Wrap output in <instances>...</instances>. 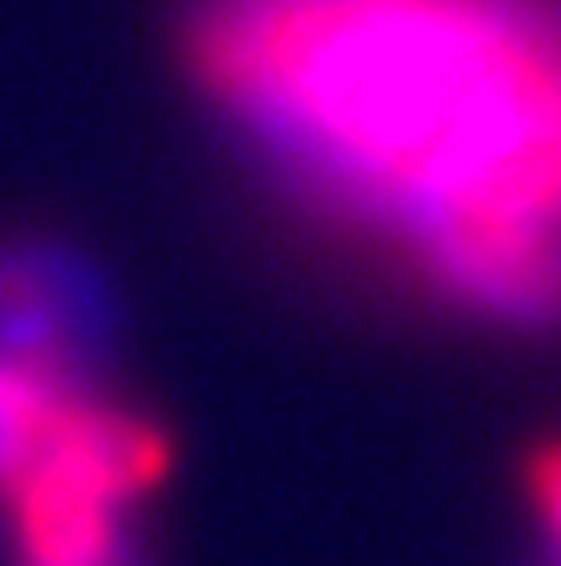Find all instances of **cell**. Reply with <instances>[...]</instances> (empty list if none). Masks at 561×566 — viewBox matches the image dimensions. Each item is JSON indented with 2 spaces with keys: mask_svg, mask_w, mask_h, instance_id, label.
Returning <instances> with one entry per match:
<instances>
[{
  "mask_svg": "<svg viewBox=\"0 0 561 566\" xmlns=\"http://www.w3.org/2000/svg\"><path fill=\"white\" fill-rule=\"evenodd\" d=\"M207 97L447 297L561 321V0H201Z\"/></svg>",
  "mask_w": 561,
  "mask_h": 566,
  "instance_id": "1",
  "label": "cell"
},
{
  "mask_svg": "<svg viewBox=\"0 0 561 566\" xmlns=\"http://www.w3.org/2000/svg\"><path fill=\"white\" fill-rule=\"evenodd\" d=\"M167 481V436L138 418L70 395L0 481L23 566H126L121 515Z\"/></svg>",
  "mask_w": 561,
  "mask_h": 566,
  "instance_id": "2",
  "label": "cell"
},
{
  "mask_svg": "<svg viewBox=\"0 0 561 566\" xmlns=\"http://www.w3.org/2000/svg\"><path fill=\"white\" fill-rule=\"evenodd\" d=\"M104 344V286L81 258L58 247H0V355L81 373Z\"/></svg>",
  "mask_w": 561,
  "mask_h": 566,
  "instance_id": "3",
  "label": "cell"
},
{
  "mask_svg": "<svg viewBox=\"0 0 561 566\" xmlns=\"http://www.w3.org/2000/svg\"><path fill=\"white\" fill-rule=\"evenodd\" d=\"M81 389V373H58L35 360H7L0 355V481L12 463L29 452V441L46 429V418Z\"/></svg>",
  "mask_w": 561,
  "mask_h": 566,
  "instance_id": "4",
  "label": "cell"
},
{
  "mask_svg": "<svg viewBox=\"0 0 561 566\" xmlns=\"http://www.w3.org/2000/svg\"><path fill=\"white\" fill-rule=\"evenodd\" d=\"M527 492H533V504H539V515H544V526H550L555 566H561V441L533 452V463H527Z\"/></svg>",
  "mask_w": 561,
  "mask_h": 566,
  "instance_id": "5",
  "label": "cell"
}]
</instances>
